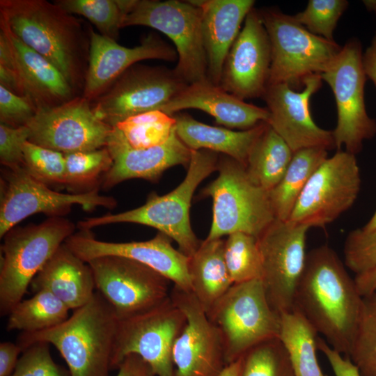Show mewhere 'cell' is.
Wrapping results in <instances>:
<instances>
[{"instance_id": "obj_16", "label": "cell", "mask_w": 376, "mask_h": 376, "mask_svg": "<svg viewBox=\"0 0 376 376\" xmlns=\"http://www.w3.org/2000/svg\"><path fill=\"white\" fill-rule=\"evenodd\" d=\"M95 288L119 320L148 311L170 297L167 278L127 258L106 256L88 263Z\"/></svg>"}, {"instance_id": "obj_46", "label": "cell", "mask_w": 376, "mask_h": 376, "mask_svg": "<svg viewBox=\"0 0 376 376\" xmlns=\"http://www.w3.org/2000/svg\"><path fill=\"white\" fill-rule=\"evenodd\" d=\"M318 349L324 354L335 376H361L357 367L348 357L332 348L320 337L318 338Z\"/></svg>"}, {"instance_id": "obj_52", "label": "cell", "mask_w": 376, "mask_h": 376, "mask_svg": "<svg viewBox=\"0 0 376 376\" xmlns=\"http://www.w3.org/2000/svg\"><path fill=\"white\" fill-rule=\"evenodd\" d=\"M361 228L366 231H370L376 228V210L368 223Z\"/></svg>"}, {"instance_id": "obj_33", "label": "cell", "mask_w": 376, "mask_h": 376, "mask_svg": "<svg viewBox=\"0 0 376 376\" xmlns=\"http://www.w3.org/2000/svg\"><path fill=\"white\" fill-rule=\"evenodd\" d=\"M70 309L46 290H39L22 299L8 314V331L35 333L56 327L69 318Z\"/></svg>"}, {"instance_id": "obj_28", "label": "cell", "mask_w": 376, "mask_h": 376, "mask_svg": "<svg viewBox=\"0 0 376 376\" xmlns=\"http://www.w3.org/2000/svg\"><path fill=\"white\" fill-rule=\"evenodd\" d=\"M173 116L176 134L189 149L219 152L244 166L253 145L267 125L263 122L249 130L234 131L203 123L187 113L178 112Z\"/></svg>"}, {"instance_id": "obj_39", "label": "cell", "mask_w": 376, "mask_h": 376, "mask_svg": "<svg viewBox=\"0 0 376 376\" xmlns=\"http://www.w3.org/2000/svg\"><path fill=\"white\" fill-rule=\"evenodd\" d=\"M65 185L82 186L104 176L112 166L113 159L107 147L97 150L64 154Z\"/></svg>"}, {"instance_id": "obj_13", "label": "cell", "mask_w": 376, "mask_h": 376, "mask_svg": "<svg viewBox=\"0 0 376 376\" xmlns=\"http://www.w3.org/2000/svg\"><path fill=\"white\" fill-rule=\"evenodd\" d=\"M187 85L174 69L134 64L95 99L92 109L115 127L129 117L161 110Z\"/></svg>"}, {"instance_id": "obj_19", "label": "cell", "mask_w": 376, "mask_h": 376, "mask_svg": "<svg viewBox=\"0 0 376 376\" xmlns=\"http://www.w3.org/2000/svg\"><path fill=\"white\" fill-rule=\"evenodd\" d=\"M322 81L321 75H312L300 91L286 84H269L262 97L269 112L267 123L293 152L313 147L335 148L332 131L320 127L309 109L311 97L321 88Z\"/></svg>"}, {"instance_id": "obj_12", "label": "cell", "mask_w": 376, "mask_h": 376, "mask_svg": "<svg viewBox=\"0 0 376 376\" xmlns=\"http://www.w3.org/2000/svg\"><path fill=\"white\" fill-rule=\"evenodd\" d=\"M361 184L356 155L338 150L312 174L295 203L289 221L309 228L324 227L353 205Z\"/></svg>"}, {"instance_id": "obj_1", "label": "cell", "mask_w": 376, "mask_h": 376, "mask_svg": "<svg viewBox=\"0 0 376 376\" xmlns=\"http://www.w3.org/2000/svg\"><path fill=\"white\" fill-rule=\"evenodd\" d=\"M345 266L327 245L308 252L295 294L293 310L301 313L332 348L347 356L363 297Z\"/></svg>"}, {"instance_id": "obj_50", "label": "cell", "mask_w": 376, "mask_h": 376, "mask_svg": "<svg viewBox=\"0 0 376 376\" xmlns=\"http://www.w3.org/2000/svg\"><path fill=\"white\" fill-rule=\"evenodd\" d=\"M363 66L366 77L370 79L376 87V31L370 45L363 53Z\"/></svg>"}, {"instance_id": "obj_7", "label": "cell", "mask_w": 376, "mask_h": 376, "mask_svg": "<svg viewBox=\"0 0 376 376\" xmlns=\"http://www.w3.org/2000/svg\"><path fill=\"white\" fill-rule=\"evenodd\" d=\"M271 45L269 84H286L294 90L322 74L342 47L308 31L293 15L277 8L258 10Z\"/></svg>"}, {"instance_id": "obj_53", "label": "cell", "mask_w": 376, "mask_h": 376, "mask_svg": "<svg viewBox=\"0 0 376 376\" xmlns=\"http://www.w3.org/2000/svg\"><path fill=\"white\" fill-rule=\"evenodd\" d=\"M362 2L368 11L376 14V0H365Z\"/></svg>"}, {"instance_id": "obj_10", "label": "cell", "mask_w": 376, "mask_h": 376, "mask_svg": "<svg viewBox=\"0 0 376 376\" xmlns=\"http://www.w3.org/2000/svg\"><path fill=\"white\" fill-rule=\"evenodd\" d=\"M362 45L357 38L346 42L327 70L322 81L331 88L337 109V123L332 130L335 148L344 146L354 155L366 140L376 135V120L370 117L364 100L366 75L363 66Z\"/></svg>"}, {"instance_id": "obj_14", "label": "cell", "mask_w": 376, "mask_h": 376, "mask_svg": "<svg viewBox=\"0 0 376 376\" xmlns=\"http://www.w3.org/2000/svg\"><path fill=\"white\" fill-rule=\"evenodd\" d=\"M1 179L0 203L1 238L25 218L37 213L62 217L75 205L84 210L97 207H113V197L99 194L97 188L79 194H63L32 176L24 166L8 169Z\"/></svg>"}, {"instance_id": "obj_44", "label": "cell", "mask_w": 376, "mask_h": 376, "mask_svg": "<svg viewBox=\"0 0 376 376\" xmlns=\"http://www.w3.org/2000/svg\"><path fill=\"white\" fill-rule=\"evenodd\" d=\"M37 107L26 97L15 94L0 86V121L7 126L26 125L34 117Z\"/></svg>"}, {"instance_id": "obj_22", "label": "cell", "mask_w": 376, "mask_h": 376, "mask_svg": "<svg viewBox=\"0 0 376 376\" xmlns=\"http://www.w3.org/2000/svg\"><path fill=\"white\" fill-rule=\"evenodd\" d=\"M89 39L83 97L91 101L104 93L121 74L140 61H173L178 58L176 51L155 33L148 34L134 47L120 45L92 29Z\"/></svg>"}, {"instance_id": "obj_35", "label": "cell", "mask_w": 376, "mask_h": 376, "mask_svg": "<svg viewBox=\"0 0 376 376\" xmlns=\"http://www.w3.org/2000/svg\"><path fill=\"white\" fill-rule=\"evenodd\" d=\"M224 259L233 283L261 279L263 263L256 237L244 233L228 235Z\"/></svg>"}, {"instance_id": "obj_18", "label": "cell", "mask_w": 376, "mask_h": 376, "mask_svg": "<svg viewBox=\"0 0 376 376\" xmlns=\"http://www.w3.org/2000/svg\"><path fill=\"white\" fill-rule=\"evenodd\" d=\"M170 297L186 318L173 347L175 376H219L227 364L219 329L191 292L173 285Z\"/></svg>"}, {"instance_id": "obj_5", "label": "cell", "mask_w": 376, "mask_h": 376, "mask_svg": "<svg viewBox=\"0 0 376 376\" xmlns=\"http://www.w3.org/2000/svg\"><path fill=\"white\" fill-rule=\"evenodd\" d=\"M217 178L203 190L212 200V221L207 240L235 233L258 237L276 219L269 191L256 184L244 164L222 155Z\"/></svg>"}, {"instance_id": "obj_42", "label": "cell", "mask_w": 376, "mask_h": 376, "mask_svg": "<svg viewBox=\"0 0 376 376\" xmlns=\"http://www.w3.org/2000/svg\"><path fill=\"white\" fill-rule=\"evenodd\" d=\"M344 264L355 275L376 267V228H361L349 233L343 247Z\"/></svg>"}, {"instance_id": "obj_15", "label": "cell", "mask_w": 376, "mask_h": 376, "mask_svg": "<svg viewBox=\"0 0 376 376\" xmlns=\"http://www.w3.org/2000/svg\"><path fill=\"white\" fill-rule=\"evenodd\" d=\"M308 227L276 219L258 238L263 263L261 281L272 308L278 313L293 310L303 273Z\"/></svg>"}, {"instance_id": "obj_6", "label": "cell", "mask_w": 376, "mask_h": 376, "mask_svg": "<svg viewBox=\"0 0 376 376\" xmlns=\"http://www.w3.org/2000/svg\"><path fill=\"white\" fill-rule=\"evenodd\" d=\"M75 226L63 217L39 224L14 227L1 246L0 314L8 315L56 250L75 233Z\"/></svg>"}, {"instance_id": "obj_3", "label": "cell", "mask_w": 376, "mask_h": 376, "mask_svg": "<svg viewBox=\"0 0 376 376\" xmlns=\"http://www.w3.org/2000/svg\"><path fill=\"white\" fill-rule=\"evenodd\" d=\"M1 19L25 45L52 63L73 88L81 81V24L56 3L1 0Z\"/></svg>"}, {"instance_id": "obj_17", "label": "cell", "mask_w": 376, "mask_h": 376, "mask_svg": "<svg viewBox=\"0 0 376 376\" xmlns=\"http://www.w3.org/2000/svg\"><path fill=\"white\" fill-rule=\"evenodd\" d=\"M26 126L29 142L63 154L106 147L113 128L95 116L84 97L38 109Z\"/></svg>"}, {"instance_id": "obj_2", "label": "cell", "mask_w": 376, "mask_h": 376, "mask_svg": "<svg viewBox=\"0 0 376 376\" xmlns=\"http://www.w3.org/2000/svg\"><path fill=\"white\" fill-rule=\"evenodd\" d=\"M118 322L112 306L96 291L63 322L41 331L22 333L17 343L23 350L36 343L53 345L70 376H109Z\"/></svg>"}, {"instance_id": "obj_8", "label": "cell", "mask_w": 376, "mask_h": 376, "mask_svg": "<svg viewBox=\"0 0 376 376\" xmlns=\"http://www.w3.org/2000/svg\"><path fill=\"white\" fill-rule=\"evenodd\" d=\"M135 25L157 29L172 40L178 54L174 70L186 84L208 80L201 9L194 1L130 0L122 27Z\"/></svg>"}, {"instance_id": "obj_37", "label": "cell", "mask_w": 376, "mask_h": 376, "mask_svg": "<svg viewBox=\"0 0 376 376\" xmlns=\"http://www.w3.org/2000/svg\"><path fill=\"white\" fill-rule=\"evenodd\" d=\"M240 357V376H295L279 337L256 344Z\"/></svg>"}, {"instance_id": "obj_34", "label": "cell", "mask_w": 376, "mask_h": 376, "mask_svg": "<svg viewBox=\"0 0 376 376\" xmlns=\"http://www.w3.org/2000/svg\"><path fill=\"white\" fill-rule=\"evenodd\" d=\"M116 127L129 144L137 149L165 143L175 129V119L161 110H154L126 118Z\"/></svg>"}, {"instance_id": "obj_30", "label": "cell", "mask_w": 376, "mask_h": 376, "mask_svg": "<svg viewBox=\"0 0 376 376\" xmlns=\"http://www.w3.org/2000/svg\"><path fill=\"white\" fill-rule=\"evenodd\" d=\"M328 150L313 147L294 152L291 162L281 181L269 191L276 219L288 221L295 203L319 166L328 157Z\"/></svg>"}, {"instance_id": "obj_11", "label": "cell", "mask_w": 376, "mask_h": 376, "mask_svg": "<svg viewBox=\"0 0 376 376\" xmlns=\"http://www.w3.org/2000/svg\"><path fill=\"white\" fill-rule=\"evenodd\" d=\"M186 324L182 311L171 297L143 313L119 320L111 368L130 354L141 357L156 376H175L174 342Z\"/></svg>"}, {"instance_id": "obj_24", "label": "cell", "mask_w": 376, "mask_h": 376, "mask_svg": "<svg viewBox=\"0 0 376 376\" xmlns=\"http://www.w3.org/2000/svg\"><path fill=\"white\" fill-rule=\"evenodd\" d=\"M187 109L205 111L230 129L249 130L269 118L267 108L247 103L209 80L187 85L161 111L172 116Z\"/></svg>"}, {"instance_id": "obj_40", "label": "cell", "mask_w": 376, "mask_h": 376, "mask_svg": "<svg viewBox=\"0 0 376 376\" xmlns=\"http://www.w3.org/2000/svg\"><path fill=\"white\" fill-rule=\"evenodd\" d=\"M348 6L346 0H309L305 9L293 17L311 33L334 41L338 22Z\"/></svg>"}, {"instance_id": "obj_29", "label": "cell", "mask_w": 376, "mask_h": 376, "mask_svg": "<svg viewBox=\"0 0 376 376\" xmlns=\"http://www.w3.org/2000/svg\"><path fill=\"white\" fill-rule=\"evenodd\" d=\"M224 242L205 239L189 257L191 292L205 312L233 284L225 263Z\"/></svg>"}, {"instance_id": "obj_32", "label": "cell", "mask_w": 376, "mask_h": 376, "mask_svg": "<svg viewBox=\"0 0 376 376\" xmlns=\"http://www.w3.org/2000/svg\"><path fill=\"white\" fill-rule=\"evenodd\" d=\"M294 152L267 123L253 145L246 170L251 179L267 191L283 177Z\"/></svg>"}, {"instance_id": "obj_41", "label": "cell", "mask_w": 376, "mask_h": 376, "mask_svg": "<svg viewBox=\"0 0 376 376\" xmlns=\"http://www.w3.org/2000/svg\"><path fill=\"white\" fill-rule=\"evenodd\" d=\"M24 168L45 184H65L64 154L27 141L23 148Z\"/></svg>"}, {"instance_id": "obj_51", "label": "cell", "mask_w": 376, "mask_h": 376, "mask_svg": "<svg viewBox=\"0 0 376 376\" xmlns=\"http://www.w3.org/2000/svg\"><path fill=\"white\" fill-rule=\"evenodd\" d=\"M241 357L226 366L219 376H240Z\"/></svg>"}, {"instance_id": "obj_4", "label": "cell", "mask_w": 376, "mask_h": 376, "mask_svg": "<svg viewBox=\"0 0 376 376\" xmlns=\"http://www.w3.org/2000/svg\"><path fill=\"white\" fill-rule=\"evenodd\" d=\"M219 155L208 150H192L187 172L180 184L169 193H152L141 206L117 214L86 218L78 223L81 230L117 223H132L152 227L178 245V249L191 256L201 242L190 224L189 210L198 185L217 171Z\"/></svg>"}, {"instance_id": "obj_20", "label": "cell", "mask_w": 376, "mask_h": 376, "mask_svg": "<svg viewBox=\"0 0 376 376\" xmlns=\"http://www.w3.org/2000/svg\"><path fill=\"white\" fill-rule=\"evenodd\" d=\"M270 67L269 36L259 10L253 8L225 59L219 86L243 100L262 98Z\"/></svg>"}, {"instance_id": "obj_43", "label": "cell", "mask_w": 376, "mask_h": 376, "mask_svg": "<svg viewBox=\"0 0 376 376\" xmlns=\"http://www.w3.org/2000/svg\"><path fill=\"white\" fill-rule=\"evenodd\" d=\"M11 376H70L53 360L49 345L36 343L25 348Z\"/></svg>"}, {"instance_id": "obj_48", "label": "cell", "mask_w": 376, "mask_h": 376, "mask_svg": "<svg viewBox=\"0 0 376 376\" xmlns=\"http://www.w3.org/2000/svg\"><path fill=\"white\" fill-rule=\"evenodd\" d=\"M118 370L116 376H156L149 364L136 354L127 356Z\"/></svg>"}, {"instance_id": "obj_9", "label": "cell", "mask_w": 376, "mask_h": 376, "mask_svg": "<svg viewBox=\"0 0 376 376\" xmlns=\"http://www.w3.org/2000/svg\"><path fill=\"white\" fill-rule=\"evenodd\" d=\"M206 314L221 335L226 364L279 336L280 315L269 304L260 279L233 283Z\"/></svg>"}, {"instance_id": "obj_38", "label": "cell", "mask_w": 376, "mask_h": 376, "mask_svg": "<svg viewBox=\"0 0 376 376\" xmlns=\"http://www.w3.org/2000/svg\"><path fill=\"white\" fill-rule=\"evenodd\" d=\"M55 3L70 14L84 16L101 35L114 40L118 38L124 17L118 0H61Z\"/></svg>"}, {"instance_id": "obj_45", "label": "cell", "mask_w": 376, "mask_h": 376, "mask_svg": "<svg viewBox=\"0 0 376 376\" xmlns=\"http://www.w3.org/2000/svg\"><path fill=\"white\" fill-rule=\"evenodd\" d=\"M26 125L13 127L0 124V161L8 169L23 166L24 143L29 140Z\"/></svg>"}, {"instance_id": "obj_49", "label": "cell", "mask_w": 376, "mask_h": 376, "mask_svg": "<svg viewBox=\"0 0 376 376\" xmlns=\"http://www.w3.org/2000/svg\"><path fill=\"white\" fill-rule=\"evenodd\" d=\"M354 280L357 290L362 297L376 295V267L355 275Z\"/></svg>"}, {"instance_id": "obj_23", "label": "cell", "mask_w": 376, "mask_h": 376, "mask_svg": "<svg viewBox=\"0 0 376 376\" xmlns=\"http://www.w3.org/2000/svg\"><path fill=\"white\" fill-rule=\"evenodd\" d=\"M113 163L102 177V187L109 189L130 179L141 178L151 182L174 166H188L192 150L178 137L175 129L163 144L137 149L132 147L122 132L113 127L107 145Z\"/></svg>"}, {"instance_id": "obj_27", "label": "cell", "mask_w": 376, "mask_h": 376, "mask_svg": "<svg viewBox=\"0 0 376 376\" xmlns=\"http://www.w3.org/2000/svg\"><path fill=\"white\" fill-rule=\"evenodd\" d=\"M29 287L34 292H49L72 311L90 301L96 292L89 264L77 256L65 242L33 278Z\"/></svg>"}, {"instance_id": "obj_47", "label": "cell", "mask_w": 376, "mask_h": 376, "mask_svg": "<svg viewBox=\"0 0 376 376\" xmlns=\"http://www.w3.org/2000/svg\"><path fill=\"white\" fill-rule=\"evenodd\" d=\"M23 350L18 343L5 341L0 343V376H11Z\"/></svg>"}, {"instance_id": "obj_26", "label": "cell", "mask_w": 376, "mask_h": 376, "mask_svg": "<svg viewBox=\"0 0 376 376\" xmlns=\"http://www.w3.org/2000/svg\"><path fill=\"white\" fill-rule=\"evenodd\" d=\"M1 29L8 38L24 97L38 109L72 99V86L52 63L20 40L1 19Z\"/></svg>"}, {"instance_id": "obj_36", "label": "cell", "mask_w": 376, "mask_h": 376, "mask_svg": "<svg viewBox=\"0 0 376 376\" xmlns=\"http://www.w3.org/2000/svg\"><path fill=\"white\" fill-rule=\"evenodd\" d=\"M361 376H376V295L363 297L361 311L347 356Z\"/></svg>"}, {"instance_id": "obj_21", "label": "cell", "mask_w": 376, "mask_h": 376, "mask_svg": "<svg viewBox=\"0 0 376 376\" xmlns=\"http://www.w3.org/2000/svg\"><path fill=\"white\" fill-rule=\"evenodd\" d=\"M171 240L159 232L153 238L146 241L111 242L95 239L90 230H80L70 236L65 244L86 263L106 256L127 258L152 268L174 285L191 292L189 257L175 249Z\"/></svg>"}, {"instance_id": "obj_25", "label": "cell", "mask_w": 376, "mask_h": 376, "mask_svg": "<svg viewBox=\"0 0 376 376\" xmlns=\"http://www.w3.org/2000/svg\"><path fill=\"white\" fill-rule=\"evenodd\" d=\"M201 8L208 80L219 86L225 59L241 25L254 8L253 0L194 1Z\"/></svg>"}, {"instance_id": "obj_31", "label": "cell", "mask_w": 376, "mask_h": 376, "mask_svg": "<svg viewBox=\"0 0 376 376\" xmlns=\"http://www.w3.org/2000/svg\"><path fill=\"white\" fill-rule=\"evenodd\" d=\"M318 334L295 310L280 314L278 337L288 354L295 376H324L316 354Z\"/></svg>"}]
</instances>
